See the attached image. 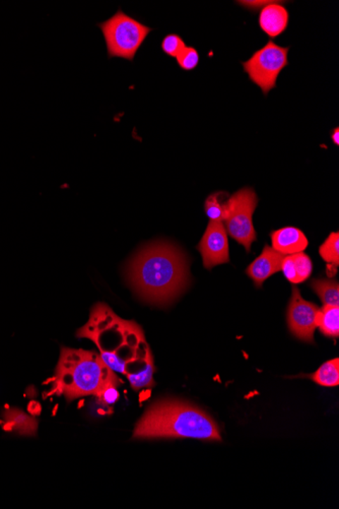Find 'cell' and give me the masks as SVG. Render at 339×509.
I'll list each match as a JSON object with an SVG mask.
<instances>
[{
	"label": "cell",
	"instance_id": "10",
	"mask_svg": "<svg viewBox=\"0 0 339 509\" xmlns=\"http://www.w3.org/2000/svg\"><path fill=\"white\" fill-rule=\"evenodd\" d=\"M285 256L276 251V249L265 245L261 256L249 265L246 274L254 282L257 288H261L262 284L276 273L281 270V263Z\"/></svg>",
	"mask_w": 339,
	"mask_h": 509
},
{
	"label": "cell",
	"instance_id": "15",
	"mask_svg": "<svg viewBox=\"0 0 339 509\" xmlns=\"http://www.w3.org/2000/svg\"><path fill=\"white\" fill-rule=\"evenodd\" d=\"M320 256L327 263V275L335 276L339 265V233L332 232L319 248Z\"/></svg>",
	"mask_w": 339,
	"mask_h": 509
},
{
	"label": "cell",
	"instance_id": "7",
	"mask_svg": "<svg viewBox=\"0 0 339 509\" xmlns=\"http://www.w3.org/2000/svg\"><path fill=\"white\" fill-rule=\"evenodd\" d=\"M288 47L269 41L247 61L242 62L249 80L260 88L265 96L276 87L278 76L288 66Z\"/></svg>",
	"mask_w": 339,
	"mask_h": 509
},
{
	"label": "cell",
	"instance_id": "25",
	"mask_svg": "<svg viewBox=\"0 0 339 509\" xmlns=\"http://www.w3.org/2000/svg\"><path fill=\"white\" fill-rule=\"evenodd\" d=\"M332 142L335 143V145H339V128L335 127L333 131H331V136Z\"/></svg>",
	"mask_w": 339,
	"mask_h": 509
},
{
	"label": "cell",
	"instance_id": "3",
	"mask_svg": "<svg viewBox=\"0 0 339 509\" xmlns=\"http://www.w3.org/2000/svg\"><path fill=\"white\" fill-rule=\"evenodd\" d=\"M132 438L221 441L218 425L207 413L176 400H164L149 407L136 424Z\"/></svg>",
	"mask_w": 339,
	"mask_h": 509
},
{
	"label": "cell",
	"instance_id": "22",
	"mask_svg": "<svg viewBox=\"0 0 339 509\" xmlns=\"http://www.w3.org/2000/svg\"><path fill=\"white\" fill-rule=\"evenodd\" d=\"M185 47V42H184L183 39L177 34H168L163 39L161 44L163 52L167 54L168 56L175 57V59L178 56L179 53Z\"/></svg>",
	"mask_w": 339,
	"mask_h": 509
},
{
	"label": "cell",
	"instance_id": "24",
	"mask_svg": "<svg viewBox=\"0 0 339 509\" xmlns=\"http://www.w3.org/2000/svg\"><path fill=\"white\" fill-rule=\"evenodd\" d=\"M27 409H29V412L32 414V415L36 416L40 414L41 407L38 402H30L29 406H27Z\"/></svg>",
	"mask_w": 339,
	"mask_h": 509
},
{
	"label": "cell",
	"instance_id": "9",
	"mask_svg": "<svg viewBox=\"0 0 339 509\" xmlns=\"http://www.w3.org/2000/svg\"><path fill=\"white\" fill-rule=\"evenodd\" d=\"M197 249L207 270L229 263V240L223 222L209 221Z\"/></svg>",
	"mask_w": 339,
	"mask_h": 509
},
{
	"label": "cell",
	"instance_id": "17",
	"mask_svg": "<svg viewBox=\"0 0 339 509\" xmlns=\"http://www.w3.org/2000/svg\"><path fill=\"white\" fill-rule=\"evenodd\" d=\"M229 194L225 191L216 192L207 198L204 203V210L209 221L223 222L225 221L228 212V203L230 198Z\"/></svg>",
	"mask_w": 339,
	"mask_h": 509
},
{
	"label": "cell",
	"instance_id": "12",
	"mask_svg": "<svg viewBox=\"0 0 339 509\" xmlns=\"http://www.w3.org/2000/svg\"><path fill=\"white\" fill-rule=\"evenodd\" d=\"M271 237L272 248L285 256L303 252L309 245L305 234L296 227L272 231Z\"/></svg>",
	"mask_w": 339,
	"mask_h": 509
},
{
	"label": "cell",
	"instance_id": "23",
	"mask_svg": "<svg viewBox=\"0 0 339 509\" xmlns=\"http://www.w3.org/2000/svg\"><path fill=\"white\" fill-rule=\"evenodd\" d=\"M119 397V392L115 386H108V388H106L103 392H101L98 395H97L99 402L102 404L103 406H111V405H114L115 402L118 401Z\"/></svg>",
	"mask_w": 339,
	"mask_h": 509
},
{
	"label": "cell",
	"instance_id": "18",
	"mask_svg": "<svg viewBox=\"0 0 339 509\" xmlns=\"http://www.w3.org/2000/svg\"><path fill=\"white\" fill-rule=\"evenodd\" d=\"M314 292L319 296L323 305L339 306V285L335 280H313L310 283Z\"/></svg>",
	"mask_w": 339,
	"mask_h": 509
},
{
	"label": "cell",
	"instance_id": "2",
	"mask_svg": "<svg viewBox=\"0 0 339 509\" xmlns=\"http://www.w3.org/2000/svg\"><path fill=\"white\" fill-rule=\"evenodd\" d=\"M128 274L131 286L142 299L165 305L186 288L188 265L176 246L154 242L132 258Z\"/></svg>",
	"mask_w": 339,
	"mask_h": 509
},
{
	"label": "cell",
	"instance_id": "14",
	"mask_svg": "<svg viewBox=\"0 0 339 509\" xmlns=\"http://www.w3.org/2000/svg\"><path fill=\"white\" fill-rule=\"evenodd\" d=\"M6 424L4 429L6 431H16L22 435H35L37 432L36 419L30 417L24 412L20 409H6L4 413Z\"/></svg>",
	"mask_w": 339,
	"mask_h": 509
},
{
	"label": "cell",
	"instance_id": "1",
	"mask_svg": "<svg viewBox=\"0 0 339 509\" xmlns=\"http://www.w3.org/2000/svg\"><path fill=\"white\" fill-rule=\"evenodd\" d=\"M98 347L104 362L114 372L128 376L154 361L144 332L133 321L119 318L107 305L97 304L90 321L78 332Z\"/></svg>",
	"mask_w": 339,
	"mask_h": 509
},
{
	"label": "cell",
	"instance_id": "8",
	"mask_svg": "<svg viewBox=\"0 0 339 509\" xmlns=\"http://www.w3.org/2000/svg\"><path fill=\"white\" fill-rule=\"evenodd\" d=\"M318 313L319 309L313 303L304 300L297 287H292L288 309V325L290 333L302 341L314 342Z\"/></svg>",
	"mask_w": 339,
	"mask_h": 509
},
{
	"label": "cell",
	"instance_id": "11",
	"mask_svg": "<svg viewBox=\"0 0 339 509\" xmlns=\"http://www.w3.org/2000/svg\"><path fill=\"white\" fill-rule=\"evenodd\" d=\"M290 22V13L283 4L271 2L260 11L258 24L260 29L271 38L285 33Z\"/></svg>",
	"mask_w": 339,
	"mask_h": 509
},
{
	"label": "cell",
	"instance_id": "6",
	"mask_svg": "<svg viewBox=\"0 0 339 509\" xmlns=\"http://www.w3.org/2000/svg\"><path fill=\"white\" fill-rule=\"evenodd\" d=\"M258 205L257 194L252 188L245 187L230 196L228 212L223 225L226 231L249 252L255 241L256 231L253 225V214Z\"/></svg>",
	"mask_w": 339,
	"mask_h": 509
},
{
	"label": "cell",
	"instance_id": "20",
	"mask_svg": "<svg viewBox=\"0 0 339 509\" xmlns=\"http://www.w3.org/2000/svg\"><path fill=\"white\" fill-rule=\"evenodd\" d=\"M154 371H156V367H154V361H152L140 371L129 374L126 377H128V381L130 383L131 388L135 392H138L142 388H154L156 385L154 381Z\"/></svg>",
	"mask_w": 339,
	"mask_h": 509
},
{
	"label": "cell",
	"instance_id": "19",
	"mask_svg": "<svg viewBox=\"0 0 339 509\" xmlns=\"http://www.w3.org/2000/svg\"><path fill=\"white\" fill-rule=\"evenodd\" d=\"M314 383L326 388L339 385V360L338 358L325 362L319 369L310 376Z\"/></svg>",
	"mask_w": 339,
	"mask_h": 509
},
{
	"label": "cell",
	"instance_id": "21",
	"mask_svg": "<svg viewBox=\"0 0 339 509\" xmlns=\"http://www.w3.org/2000/svg\"><path fill=\"white\" fill-rule=\"evenodd\" d=\"M199 53L195 47H191V46H186L179 53L178 56L176 57L177 64H178L180 68L186 71L195 69L198 66V64H199Z\"/></svg>",
	"mask_w": 339,
	"mask_h": 509
},
{
	"label": "cell",
	"instance_id": "13",
	"mask_svg": "<svg viewBox=\"0 0 339 509\" xmlns=\"http://www.w3.org/2000/svg\"><path fill=\"white\" fill-rule=\"evenodd\" d=\"M281 270H283V276L290 283H303L312 274V261L304 252L287 256L283 258Z\"/></svg>",
	"mask_w": 339,
	"mask_h": 509
},
{
	"label": "cell",
	"instance_id": "16",
	"mask_svg": "<svg viewBox=\"0 0 339 509\" xmlns=\"http://www.w3.org/2000/svg\"><path fill=\"white\" fill-rule=\"evenodd\" d=\"M317 328L328 337H338L339 335V306L323 305L319 309Z\"/></svg>",
	"mask_w": 339,
	"mask_h": 509
},
{
	"label": "cell",
	"instance_id": "4",
	"mask_svg": "<svg viewBox=\"0 0 339 509\" xmlns=\"http://www.w3.org/2000/svg\"><path fill=\"white\" fill-rule=\"evenodd\" d=\"M51 392L63 395L68 402L87 395H98L108 386L118 388L123 381L94 351L61 348Z\"/></svg>",
	"mask_w": 339,
	"mask_h": 509
},
{
	"label": "cell",
	"instance_id": "5",
	"mask_svg": "<svg viewBox=\"0 0 339 509\" xmlns=\"http://www.w3.org/2000/svg\"><path fill=\"white\" fill-rule=\"evenodd\" d=\"M98 27L104 35L109 59L119 57L128 61L135 60L136 52L153 31L151 27L126 15L122 9L98 24Z\"/></svg>",
	"mask_w": 339,
	"mask_h": 509
}]
</instances>
